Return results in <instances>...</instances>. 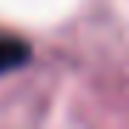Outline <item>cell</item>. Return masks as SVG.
I'll list each match as a JSON object with an SVG mask.
<instances>
[{
  "label": "cell",
  "instance_id": "cell-1",
  "mask_svg": "<svg viewBox=\"0 0 129 129\" xmlns=\"http://www.w3.org/2000/svg\"><path fill=\"white\" fill-rule=\"evenodd\" d=\"M29 55H32L29 43L17 40V37H0V75L23 66L29 60Z\"/></svg>",
  "mask_w": 129,
  "mask_h": 129
}]
</instances>
